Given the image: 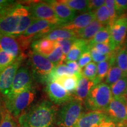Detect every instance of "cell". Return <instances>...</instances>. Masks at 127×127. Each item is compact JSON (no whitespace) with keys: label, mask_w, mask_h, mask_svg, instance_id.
<instances>
[{"label":"cell","mask_w":127,"mask_h":127,"mask_svg":"<svg viewBox=\"0 0 127 127\" xmlns=\"http://www.w3.org/2000/svg\"><path fill=\"white\" fill-rule=\"evenodd\" d=\"M116 64L127 76V48L126 47L119 49L116 55Z\"/></svg>","instance_id":"cell-31"},{"label":"cell","mask_w":127,"mask_h":127,"mask_svg":"<svg viewBox=\"0 0 127 127\" xmlns=\"http://www.w3.org/2000/svg\"><path fill=\"white\" fill-rule=\"evenodd\" d=\"M41 38L57 41L60 39H77V36L75 32L58 28L45 34Z\"/></svg>","instance_id":"cell-22"},{"label":"cell","mask_w":127,"mask_h":127,"mask_svg":"<svg viewBox=\"0 0 127 127\" xmlns=\"http://www.w3.org/2000/svg\"><path fill=\"white\" fill-rule=\"evenodd\" d=\"M62 1L76 12L84 13L90 12L89 1L87 0H63Z\"/></svg>","instance_id":"cell-28"},{"label":"cell","mask_w":127,"mask_h":127,"mask_svg":"<svg viewBox=\"0 0 127 127\" xmlns=\"http://www.w3.org/2000/svg\"><path fill=\"white\" fill-rule=\"evenodd\" d=\"M28 63L32 77L40 83L47 84L48 78L55 67L53 64L46 57L33 51L28 54Z\"/></svg>","instance_id":"cell-7"},{"label":"cell","mask_w":127,"mask_h":127,"mask_svg":"<svg viewBox=\"0 0 127 127\" xmlns=\"http://www.w3.org/2000/svg\"><path fill=\"white\" fill-rule=\"evenodd\" d=\"M75 39H60V40L57 41L58 45L63 49L65 55L66 56L68 54Z\"/></svg>","instance_id":"cell-38"},{"label":"cell","mask_w":127,"mask_h":127,"mask_svg":"<svg viewBox=\"0 0 127 127\" xmlns=\"http://www.w3.org/2000/svg\"><path fill=\"white\" fill-rule=\"evenodd\" d=\"M58 46L57 41L41 38L33 41L31 44L32 51L47 57L50 55Z\"/></svg>","instance_id":"cell-18"},{"label":"cell","mask_w":127,"mask_h":127,"mask_svg":"<svg viewBox=\"0 0 127 127\" xmlns=\"http://www.w3.org/2000/svg\"><path fill=\"white\" fill-rule=\"evenodd\" d=\"M92 57L91 55V53H90V51L85 52L81 56L79 59L78 60V63L80 68H84L87 65H88V64L91 63L92 61Z\"/></svg>","instance_id":"cell-41"},{"label":"cell","mask_w":127,"mask_h":127,"mask_svg":"<svg viewBox=\"0 0 127 127\" xmlns=\"http://www.w3.org/2000/svg\"><path fill=\"white\" fill-rule=\"evenodd\" d=\"M105 5L107 7L109 13V26H112L114 22L118 18L115 7V0H106Z\"/></svg>","instance_id":"cell-35"},{"label":"cell","mask_w":127,"mask_h":127,"mask_svg":"<svg viewBox=\"0 0 127 127\" xmlns=\"http://www.w3.org/2000/svg\"><path fill=\"white\" fill-rule=\"evenodd\" d=\"M115 7L119 17L127 11V0H115Z\"/></svg>","instance_id":"cell-40"},{"label":"cell","mask_w":127,"mask_h":127,"mask_svg":"<svg viewBox=\"0 0 127 127\" xmlns=\"http://www.w3.org/2000/svg\"><path fill=\"white\" fill-rule=\"evenodd\" d=\"M112 121L120 125L127 123V99L125 97L112 98L105 111Z\"/></svg>","instance_id":"cell-9"},{"label":"cell","mask_w":127,"mask_h":127,"mask_svg":"<svg viewBox=\"0 0 127 127\" xmlns=\"http://www.w3.org/2000/svg\"><path fill=\"white\" fill-rule=\"evenodd\" d=\"M2 101L0 98V121H1V110H2Z\"/></svg>","instance_id":"cell-45"},{"label":"cell","mask_w":127,"mask_h":127,"mask_svg":"<svg viewBox=\"0 0 127 127\" xmlns=\"http://www.w3.org/2000/svg\"><path fill=\"white\" fill-rule=\"evenodd\" d=\"M97 127H122L118 124L116 123L108 117V118L104 120Z\"/></svg>","instance_id":"cell-44"},{"label":"cell","mask_w":127,"mask_h":127,"mask_svg":"<svg viewBox=\"0 0 127 127\" xmlns=\"http://www.w3.org/2000/svg\"><path fill=\"white\" fill-rule=\"evenodd\" d=\"M89 41L77 38L74 41L70 51L66 55V61H77L85 52L88 51Z\"/></svg>","instance_id":"cell-20"},{"label":"cell","mask_w":127,"mask_h":127,"mask_svg":"<svg viewBox=\"0 0 127 127\" xmlns=\"http://www.w3.org/2000/svg\"><path fill=\"white\" fill-rule=\"evenodd\" d=\"M126 48H127V47H126Z\"/></svg>","instance_id":"cell-47"},{"label":"cell","mask_w":127,"mask_h":127,"mask_svg":"<svg viewBox=\"0 0 127 127\" xmlns=\"http://www.w3.org/2000/svg\"><path fill=\"white\" fill-rule=\"evenodd\" d=\"M0 50L9 54L15 59L23 54L17 39L7 35L0 34Z\"/></svg>","instance_id":"cell-17"},{"label":"cell","mask_w":127,"mask_h":127,"mask_svg":"<svg viewBox=\"0 0 127 127\" xmlns=\"http://www.w3.org/2000/svg\"><path fill=\"white\" fill-rule=\"evenodd\" d=\"M110 86L112 98L124 97L127 90V77H124Z\"/></svg>","instance_id":"cell-26"},{"label":"cell","mask_w":127,"mask_h":127,"mask_svg":"<svg viewBox=\"0 0 127 127\" xmlns=\"http://www.w3.org/2000/svg\"><path fill=\"white\" fill-rule=\"evenodd\" d=\"M83 114V102L74 98L58 109L55 126L74 127Z\"/></svg>","instance_id":"cell-5"},{"label":"cell","mask_w":127,"mask_h":127,"mask_svg":"<svg viewBox=\"0 0 127 127\" xmlns=\"http://www.w3.org/2000/svg\"><path fill=\"white\" fill-rule=\"evenodd\" d=\"M24 58V55H21L0 73V94L3 97H6L10 94L14 78Z\"/></svg>","instance_id":"cell-8"},{"label":"cell","mask_w":127,"mask_h":127,"mask_svg":"<svg viewBox=\"0 0 127 127\" xmlns=\"http://www.w3.org/2000/svg\"><path fill=\"white\" fill-rule=\"evenodd\" d=\"M60 28L57 25L52 24L48 21L42 20H36L25 31L17 41L22 51L25 50L31 43V41L37 40L52 30Z\"/></svg>","instance_id":"cell-6"},{"label":"cell","mask_w":127,"mask_h":127,"mask_svg":"<svg viewBox=\"0 0 127 127\" xmlns=\"http://www.w3.org/2000/svg\"><path fill=\"white\" fill-rule=\"evenodd\" d=\"M58 108L51 101L44 99L31 105L18 118L20 127H54Z\"/></svg>","instance_id":"cell-2"},{"label":"cell","mask_w":127,"mask_h":127,"mask_svg":"<svg viewBox=\"0 0 127 127\" xmlns=\"http://www.w3.org/2000/svg\"><path fill=\"white\" fill-rule=\"evenodd\" d=\"M66 65L75 73V75L82 74V69L77 61H66Z\"/></svg>","instance_id":"cell-42"},{"label":"cell","mask_w":127,"mask_h":127,"mask_svg":"<svg viewBox=\"0 0 127 127\" xmlns=\"http://www.w3.org/2000/svg\"><path fill=\"white\" fill-rule=\"evenodd\" d=\"M90 53H91L92 60H93V61L94 62V63L98 64L107 61V60H109L111 57H112V55H114V54L115 53V52H114L112 54L103 55L99 53V52H98L96 50H95L93 48L90 49Z\"/></svg>","instance_id":"cell-37"},{"label":"cell","mask_w":127,"mask_h":127,"mask_svg":"<svg viewBox=\"0 0 127 127\" xmlns=\"http://www.w3.org/2000/svg\"><path fill=\"white\" fill-rule=\"evenodd\" d=\"M15 58L4 51L0 50V73L15 61Z\"/></svg>","instance_id":"cell-34"},{"label":"cell","mask_w":127,"mask_h":127,"mask_svg":"<svg viewBox=\"0 0 127 127\" xmlns=\"http://www.w3.org/2000/svg\"><path fill=\"white\" fill-rule=\"evenodd\" d=\"M82 73L85 78L95 81L97 76V65L94 62H91L83 68Z\"/></svg>","instance_id":"cell-33"},{"label":"cell","mask_w":127,"mask_h":127,"mask_svg":"<svg viewBox=\"0 0 127 127\" xmlns=\"http://www.w3.org/2000/svg\"><path fill=\"white\" fill-rule=\"evenodd\" d=\"M32 78L28 68L25 66H21L14 78L11 93L6 97L15 96L31 87Z\"/></svg>","instance_id":"cell-12"},{"label":"cell","mask_w":127,"mask_h":127,"mask_svg":"<svg viewBox=\"0 0 127 127\" xmlns=\"http://www.w3.org/2000/svg\"><path fill=\"white\" fill-rule=\"evenodd\" d=\"M36 94L35 89L31 87L15 96L3 98L2 102L7 111L14 118L17 119L32 105Z\"/></svg>","instance_id":"cell-3"},{"label":"cell","mask_w":127,"mask_h":127,"mask_svg":"<svg viewBox=\"0 0 127 127\" xmlns=\"http://www.w3.org/2000/svg\"><path fill=\"white\" fill-rule=\"evenodd\" d=\"M108 116L102 111H90L84 113L74 127H97Z\"/></svg>","instance_id":"cell-15"},{"label":"cell","mask_w":127,"mask_h":127,"mask_svg":"<svg viewBox=\"0 0 127 127\" xmlns=\"http://www.w3.org/2000/svg\"><path fill=\"white\" fill-rule=\"evenodd\" d=\"M17 1L11 0H0V15L6 12L17 4Z\"/></svg>","instance_id":"cell-39"},{"label":"cell","mask_w":127,"mask_h":127,"mask_svg":"<svg viewBox=\"0 0 127 127\" xmlns=\"http://www.w3.org/2000/svg\"><path fill=\"white\" fill-rule=\"evenodd\" d=\"M94 11L95 12V18L98 21L102 24L105 26H109V13L105 5Z\"/></svg>","instance_id":"cell-32"},{"label":"cell","mask_w":127,"mask_h":127,"mask_svg":"<svg viewBox=\"0 0 127 127\" xmlns=\"http://www.w3.org/2000/svg\"><path fill=\"white\" fill-rule=\"evenodd\" d=\"M45 91L51 101L56 105H63L74 98L57 82H50L47 84Z\"/></svg>","instance_id":"cell-13"},{"label":"cell","mask_w":127,"mask_h":127,"mask_svg":"<svg viewBox=\"0 0 127 127\" xmlns=\"http://www.w3.org/2000/svg\"><path fill=\"white\" fill-rule=\"evenodd\" d=\"M105 4V0H91L89 1V11H93L104 5Z\"/></svg>","instance_id":"cell-43"},{"label":"cell","mask_w":127,"mask_h":127,"mask_svg":"<svg viewBox=\"0 0 127 127\" xmlns=\"http://www.w3.org/2000/svg\"><path fill=\"white\" fill-rule=\"evenodd\" d=\"M104 27H105L104 25L95 20L87 27L75 32L77 34V38L82 39L88 41H91L94 37L96 33Z\"/></svg>","instance_id":"cell-21"},{"label":"cell","mask_w":127,"mask_h":127,"mask_svg":"<svg viewBox=\"0 0 127 127\" xmlns=\"http://www.w3.org/2000/svg\"><path fill=\"white\" fill-rule=\"evenodd\" d=\"M124 77H127L124 72L116 64V63L111 66L105 78V84L111 85L118 81Z\"/></svg>","instance_id":"cell-27"},{"label":"cell","mask_w":127,"mask_h":127,"mask_svg":"<svg viewBox=\"0 0 127 127\" xmlns=\"http://www.w3.org/2000/svg\"><path fill=\"white\" fill-rule=\"evenodd\" d=\"M124 97L126 98V99H127V93H126V95H125V96H124Z\"/></svg>","instance_id":"cell-46"},{"label":"cell","mask_w":127,"mask_h":127,"mask_svg":"<svg viewBox=\"0 0 127 127\" xmlns=\"http://www.w3.org/2000/svg\"><path fill=\"white\" fill-rule=\"evenodd\" d=\"M55 66L63 64V63L66 61V56L64 54L62 48L58 45L55 50L47 57Z\"/></svg>","instance_id":"cell-30"},{"label":"cell","mask_w":127,"mask_h":127,"mask_svg":"<svg viewBox=\"0 0 127 127\" xmlns=\"http://www.w3.org/2000/svg\"><path fill=\"white\" fill-rule=\"evenodd\" d=\"M112 98L110 86L104 82H101L92 88L84 101V105L90 111L105 112Z\"/></svg>","instance_id":"cell-4"},{"label":"cell","mask_w":127,"mask_h":127,"mask_svg":"<svg viewBox=\"0 0 127 127\" xmlns=\"http://www.w3.org/2000/svg\"><path fill=\"white\" fill-rule=\"evenodd\" d=\"M91 48L94 49L98 52L103 55L112 54L114 52L112 47H111L110 42L95 44Z\"/></svg>","instance_id":"cell-36"},{"label":"cell","mask_w":127,"mask_h":127,"mask_svg":"<svg viewBox=\"0 0 127 127\" xmlns=\"http://www.w3.org/2000/svg\"><path fill=\"white\" fill-rule=\"evenodd\" d=\"M95 20L96 18L94 11L87 12L80 14L70 23L61 25L60 28L77 32L87 27Z\"/></svg>","instance_id":"cell-16"},{"label":"cell","mask_w":127,"mask_h":127,"mask_svg":"<svg viewBox=\"0 0 127 127\" xmlns=\"http://www.w3.org/2000/svg\"><path fill=\"white\" fill-rule=\"evenodd\" d=\"M32 16L36 20L48 21L52 24L61 26L57 19L52 7L45 1H36L32 2L29 6Z\"/></svg>","instance_id":"cell-11"},{"label":"cell","mask_w":127,"mask_h":127,"mask_svg":"<svg viewBox=\"0 0 127 127\" xmlns=\"http://www.w3.org/2000/svg\"><path fill=\"white\" fill-rule=\"evenodd\" d=\"M82 75V73L74 76H64L57 79L56 82L60 84L68 93L71 95L75 94L77 87L78 80Z\"/></svg>","instance_id":"cell-23"},{"label":"cell","mask_w":127,"mask_h":127,"mask_svg":"<svg viewBox=\"0 0 127 127\" xmlns=\"http://www.w3.org/2000/svg\"><path fill=\"white\" fill-rule=\"evenodd\" d=\"M0 127H18L15 118L5 108L2 102Z\"/></svg>","instance_id":"cell-29"},{"label":"cell","mask_w":127,"mask_h":127,"mask_svg":"<svg viewBox=\"0 0 127 127\" xmlns=\"http://www.w3.org/2000/svg\"><path fill=\"white\" fill-rule=\"evenodd\" d=\"M111 43V28L109 26H105L100 30L96 33L94 37L89 41V50L95 44L102 43Z\"/></svg>","instance_id":"cell-25"},{"label":"cell","mask_w":127,"mask_h":127,"mask_svg":"<svg viewBox=\"0 0 127 127\" xmlns=\"http://www.w3.org/2000/svg\"><path fill=\"white\" fill-rule=\"evenodd\" d=\"M115 52L114 54L112 57L107 61L98 63L97 65V76L95 80V85L101 83V81L106 78L108 72L110 69L111 66L115 63L116 61Z\"/></svg>","instance_id":"cell-24"},{"label":"cell","mask_w":127,"mask_h":127,"mask_svg":"<svg viewBox=\"0 0 127 127\" xmlns=\"http://www.w3.org/2000/svg\"><path fill=\"white\" fill-rule=\"evenodd\" d=\"M46 2L53 9L61 25L70 23L76 17L77 12L70 8L62 1L50 0L46 1Z\"/></svg>","instance_id":"cell-14"},{"label":"cell","mask_w":127,"mask_h":127,"mask_svg":"<svg viewBox=\"0 0 127 127\" xmlns=\"http://www.w3.org/2000/svg\"><path fill=\"white\" fill-rule=\"evenodd\" d=\"M95 85L94 81L90 80L82 75L78 80L77 90L74 95V98L83 102L87 98L90 91Z\"/></svg>","instance_id":"cell-19"},{"label":"cell","mask_w":127,"mask_h":127,"mask_svg":"<svg viewBox=\"0 0 127 127\" xmlns=\"http://www.w3.org/2000/svg\"><path fill=\"white\" fill-rule=\"evenodd\" d=\"M111 45L114 51L121 48L127 34V14L120 15L111 27Z\"/></svg>","instance_id":"cell-10"},{"label":"cell","mask_w":127,"mask_h":127,"mask_svg":"<svg viewBox=\"0 0 127 127\" xmlns=\"http://www.w3.org/2000/svg\"><path fill=\"white\" fill-rule=\"evenodd\" d=\"M35 20L29 6L17 3L0 15V34L18 38Z\"/></svg>","instance_id":"cell-1"}]
</instances>
